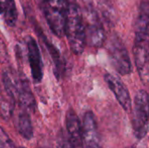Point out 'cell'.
<instances>
[{
    "label": "cell",
    "instance_id": "14",
    "mask_svg": "<svg viewBox=\"0 0 149 148\" xmlns=\"http://www.w3.org/2000/svg\"><path fill=\"white\" fill-rule=\"evenodd\" d=\"M0 15L9 26H14L17 19V11L14 0H0Z\"/></svg>",
    "mask_w": 149,
    "mask_h": 148
},
{
    "label": "cell",
    "instance_id": "2",
    "mask_svg": "<svg viewBox=\"0 0 149 148\" xmlns=\"http://www.w3.org/2000/svg\"><path fill=\"white\" fill-rule=\"evenodd\" d=\"M65 35L72 51L76 55L81 54L86 44V26L82 12L75 3H69L67 6Z\"/></svg>",
    "mask_w": 149,
    "mask_h": 148
},
{
    "label": "cell",
    "instance_id": "8",
    "mask_svg": "<svg viewBox=\"0 0 149 148\" xmlns=\"http://www.w3.org/2000/svg\"><path fill=\"white\" fill-rule=\"evenodd\" d=\"M82 148H102L94 114L86 112L82 125Z\"/></svg>",
    "mask_w": 149,
    "mask_h": 148
},
{
    "label": "cell",
    "instance_id": "13",
    "mask_svg": "<svg viewBox=\"0 0 149 148\" xmlns=\"http://www.w3.org/2000/svg\"><path fill=\"white\" fill-rule=\"evenodd\" d=\"M16 102L3 86L0 85V118L8 120L13 114Z\"/></svg>",
    "mask_w": 149,
    "mask_h": 148
},
{
    "label": "cell",
    "instance_id": "3",
    "mask_svg": "<svg viewBox=\"0 0 149 148\" xmlns=\"http://www.w3.org/2000/svg\"><path fill=\"white\" fill-rule=\"evenodd\" d=\"M148 30H135L134 56L138 73L144 85H148L149 78Z\"/></svg>",
    "mask_w": 149,
    "mask_h": 148
},
{
    "label": "cell",
    "instance_id": "11",
    "mask_svg": "<svg viewBox=\"0 0 149 148\" xmlns=\"http://www.w3.org/2000/svg\"><path fill=\"white\" fill-rule=\"evenodd\" d=\"M66 135L73 148H82V126L73 109H70L65 116Z\"/></svg>",
    "mask_w": 149,
    "mask_h": 148
},
{
    "label": "cell",
    "instance_id": "18",
    "mask_svg": "<svg viewBox=\"0 0 149 148\" xmlns=\"http://www.w3.org/2000/svg\"><path fill=\"white\" fill-rule=\"evenodd\" d=\"M18 148H25V147H19Z\"/></svg>",
    "mask_w": 149,
    "mask_h": 148
},
{
    "label": "cell",
    "instance_id": "4",
    "mask_svg": "<svg viewBox=\"0 0 149 148\" xmlns=\"http://www.w3.org/2000/svg\"><path fill=\"white\" fill-rule=\"evenodd\" d=\"M67 6L65 0H45L44 3V13L47 24L58 38L65 36Z\"/></svg>",
    "mask_w": 149,
    "mask_h": 148
},
{
    "label": "cell",
    "instance_id": "10",
    "mask_svg": "<svg viewBox=\"0 0 149 148\" xmlns=\"http://www.w3.org/2000/svg\"><path fill=\"white\" fill-rule=\"evenodd\" d=\"M27 58L31 72L32 79L35 83L41 82L44 75L42 56L37 41L31 37H30L27 40Z\"/></svg>",
    "mask_w": 149,
    "mask_h": 148
},
{
    "label": "cell",
    "instance_id": "17",
    "mask_svg": "<svg viewBox=\"0 0 149 148\" xmlns=\"http://www.w3.org/2000/svg\"><path fill=\"white\" fill-rule=\"evenodd\" d=\"M127 148H135V147H127Z\"/></svg>",
    "mask_w": 149,
    "mask_h": 148
},
{
    "label": "cell",
    "instance_id": "5",
    "mask_svg": "<svg viewBox=\"0 0 149 148\" xmlns=\"http://www.w3.org/2000/svg\"><path fill=\"white\" fill-rule=\"evenodd\" d=\"M132 123L134 136L139 140L145 138L148 132V94L144 90L134 97Z\"/></svg>",
    "mask_w": 149,
    "mask_h": 148
},
{
    "label": "cell",
    "instance_id": "7",
    "mask_svg": "<svg viewBox=\"0 0 149 148\" xmlns=\"http://www.w3.org/2000/svg\"><path fill=\"white\" fill-rule=\"evenodd\" d=\"M85 26L86 43L93 47H101L106 40V32L96 11L92 10L88 12Z\"/></svg>",
    "mask_w": 149,
    "mask_h": 148
},
{
    "label": "cell",
    "instance_id": "15",
    "mask_svg": "<svg viewBox=\"0 0 149 148\" xmlns=\"http://www.w3.org/2000/svg\"><path fill=\"white\" fill-rule=\"evenodd\" d=\"M57 146H58V148H73L66 133H65L63 130H61L58 134Z\"/></svg>",
    "mask_w": 149,
    "mask_h": 148
},
{
    "label": "cell",
    "instance_id": "16",
    "mask_svg": "<svg viewBox=\"0 0 149 148\" xmlns=\"http://www.w3.org/2000/svg\"><path fill=\"white\" fill-rule=\"evenodd\" d=\"M0 148H17L2 127H0Z\"/></svg>",
    "mask_w": 149,
    "mask_h": 148
},
{
    "label": "cell",
    "instance_id": "6",
    "mask_svg": "<svg viewBox=\"0 0 149 148\" xmlns=\"http://www.w3.org/2000/svg\"><path fill=\"white\" fill-rule=\"evenodd\" d=\"M108 53L111 64L118 73L125 76L132 72L133 67L128 51L122 40L116 35L110 39Z\"/></svg>",
    "mask_w": 149,
    "mask_h": 148
},
{
    "label": "cell",
    "instance_id": "9",
    "mask_svg": "<svg viewBox=\"0 0 149 148\" xmlns=\"http://www.w3.org/2000/svg\"><path fill=\"white\" fill-rule=\"evenodd\" d=\"M104 79L109 89L115 95L121 107L127 113H130L132 110V100L129 92L124 83L120 79V78L112 73H106Z\"/></svg>",
    "mask_w": 149,
    "mask_h": 148
},
{
    "label": "cell",
    "instance_id": "12",
    "mask_svg": "<svg viewBox=\"0 0 149 148\" xmlns=\"http://www.w3.org/2000/svg\"><path fill=\"white\" fill-rule=\"evenodd\" d=\"M15 125L17 132L23 138L27 140L32 139L33 128L30 113L27 110L19 107V111L17 114V118L15 120Z\"/></svg>",
    "mask_w": 149,
    "mask_h": 148
},
{
    "label": "cell",
    "instance_id": "1",
    "mask_svg": "<svg viewBox=\"0 0 149 148\" xmlns=\"http://www.w3.org/2000/svg\"><path fill=\"white\" fill-rule=\"evenodd\" d=\"M3 86L14 101L18 103L19 107L28 112L35 111V98L31 92L30 82L23 72L12 68L6 69L3 73Z\"/></svg>",
    "mask_w": 149,
    "mask_h": 148
}]
</instances>
